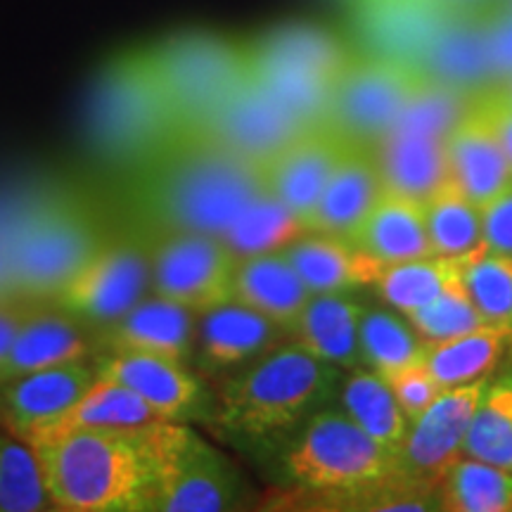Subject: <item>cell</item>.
Masks as SVG:
<instances>
[{"label": "cell", "mask_w": 512, "mask_h": 512, "mask_svg": "<svg viewBox=\"0 0 512 512\" xmlns=\"http://www.w3.org/2000/svg\"><path fill=\"white\" fill-rule=\"evenodd\" d=\"M448 181L484 207L512 185V164L489 121L470 100L463 117L446 133Z\"/></svg>", "instance_id": "ffe728a7"}, {"label": "cell", "mask_w": 512, "mask_h": 512, "mask_svg": "<svg viewBox=\"0 0 512 512\" xmlns=\"http://www.w3.org/2000/svg\"><path fill=\"white\" fill-rule=\"evenodd\" d=\"M150 55L174 102L185 138L197 136L252 74L247 43L209 31L164 38L150 46Z\"/></svg>", "instance_id": "52a82bcc"}, {"label": "cell", "mask_w": 512, "mask_h": 512, "mask_svg": "<svg viewBox=\"0 0 512 512\" xmlns=\"http://www.w3.org/2000/svg\"><path fill=\"white\" fill-rule=\"evenodd\" d=\"M463 285L486 323L512 325V256L482 247L467 259Z\"/></svg>", "instance_id": "f35d334b"}, {"label": "cell", "mask_w": 512, "mask_h": 512, "mask_svg": "<svg viewBox=\"0 0 512 512\" xmlns=\"http://www.w3.org/2000/svg\"><path fill=\"white\" fill-rule=\"evenodd\" d=\"M27 444L53 510L145 512L138 430H43Z\"/></svg>", "instance_id": "3957f363"}, {"label": "cell", "mask_w": 512, "mask_h": 512, "mask_svg": "<svg viewBox=\"0 0 512 512\" xmlns=\"http://www.w3.org/2000/svg\"><path fill=\"white\" fill-rule=\"evenodd\" d=\"M463 456L512 470V375L491 380L467 427Z\"/></svg>", "instance_id": "8d00e7d4"}, {"label": "cell", "mask_w": 512, "mask_h": 512, "mask_svg": "<svg viewBox=\"0 0 512 512\" xmlns=\"http://www.w3.org/2000/svg\"><path fill=\"white\" fill-rule=\"evenodd\" d=\"M100 377L136 392L162 420L211 422L214 392L188 361L166 356L100 354L95 358Z\"/></svg>", "instance_id": "7c38bea8"}, {"label": "cell", "mask_w": 512, "mask_h": 512, "mask_svg": "<svg viewBox=\"0 0 512 512\" xmlns=\"http://www.w3.org/2000/svg\"><path fill=\"white\" fill-rule=\"evenodd\" d=\"M157 420L162 418L136 392L98 375L93 387L46 430H140Z\"/></svg>", "instance_id": "d6a6232c"}, {"label": "cell", "mask_w": 512, "mask_h": 512, "mask_svg": "<svg viewBox=\"0 0 512 512\" xmlns=\"http://www.w3.org/2000/svg\"><path fill=\"white\" fill-rule=\"evenodd\" d=\"M446 512H512V470L458 456L437 484Z\"/></svg>", "instance_id": "4dcf8cb0"}, {"label": "cell", "mask_w": 512, "mask_h": 512, "mask_svg": "<svg viewBox=\"0 0 512 512\" xmlns=\"http://www.w3.org/2000/svg\"><path fill=\"white\" fill-rule=\"evenodd\" d=\"M150 275V254L143 249L128 242H102L98 252L50 297V302L83 323L100 328L147 297Z\"/></svg>", "instance_id": "8fae6325"}, {"label": "cell", "mask_w": 512, "mask_h": 512, "mask_svg": "<svg viewBox=\"0 0 512 512\" xmlns=\"http://www.w3.org/2000/svg\"><path fill=\"white\" fill-rule=\"evenodd\" d=\"M448 17L451 12L437 0H356L354 34L361 55L415 64L420 69Z\"/></svg>", "instance_id": "e0dca14e"}, {"label": "cell", "mask_w": 512, "mask_h": 512, "mask_svg": "<svg viewBox=\"0 0 512 512\" xmlns=\"http://www.w3.org/2000/svg\"><path fill=\"white\" fill-rule=\"evenodd\" d=\"M311 290L292 266L283 249L254 256H242L235 271L233 299L264 313L278 323L287 335L297 323L299 313L309 304Z\"/></svg>", "instance_id": "484cf974"}, {"label": "cell", "mask_w": 512, "mask_h": 512, "mask_svg": "<svg viewBox=\"0 0 512 512\" xmlns=\"http://www.w3.org/2000/svg\"><path fill=\"white\" fill-rule=\"evenodd\" d=\"M484 247L512 256V185L482 207Z\"/></svg>", "instance_id": "7bdbcfd3"}, {"label": "cell", "mask_w": 512, "mask_h": 512, "mask_svg": "<svg viewBox=\"0 0 512 512\" xmlns=\"http://www.w3.org/2000/svg\"><path fill=\"white\" fill-rule=\"evenodd\" d=\"M491 377H479L475 382L441 389L418 420L396 453L401 475L418 482L437 486L446 467L463 456V441L475 415L479 401L489 389Z\"/></svg>", "instance_id": "4fadbf2b"}, {"label": "cell", "mask_w": 512, "mask_h": 512, "mask_svg": "<svg viewBox=\"0 0 512 512\" xmlns=\"http://www.w3.org/2000/svg\"><path fill=\"white\" fill-rule=\"evenodd\" d=\"M143 200L169 233L221 235L266 190L264 169L207 136H188L140 171Z\"/></svg>", "instance_id": "6da1fadb"}, {"label": "cell", "mask_w": 512, "mask_h": 512, "mask_svg": "<svg viewBox=\"0 0 512 512\" xmlns=\"http://www.w3.org/2000/svg\"><path fill=\"white\" fill-rule=\"evenodd\" d=\"M427 235L432 252L448 259H463L484 247L482 207L470 200L456 183H444L425 204Z\"/></svg>", "instance_id": "d590c367"}, {"label": "cell", "mask_w": 512, "mask_h": 512, "mask_svg": "<svg viewBox=\"0 0 512 512\" xmlns=\"http://www.w3.org/2000/svg\"><path fill=\"white\" fill-rule=\"evenodd\" d=\"M309 233L306 223L285 207L273 192H259L221 235L226 245L240 256L280 252Z\"/></svg>", "instance_id": "836d02e7"}, {"label": "cell", "mask_w": 512, "mask_h": 512, "mask_svg": "<svg viewBox=\"0 0 512 512\" xmlns=\"http://www.w3.org/2000/svg\"><path fill=\"white\" fill-rule=\"evenodd\" d=\"M384 190L418 204L448 183L446 136L394 128L373 147Z\"/></svg>", "instance_id": "603a6c76"}, {"label": "cell", "mask_w": 512, "mask_h": 512, "mask_svg": "<svg viewBox=\"0 0 512 512\" xmlns=\"http://www.w3.org/2000/svg\"><path fill=\"white\" fill-rule=\"evenodd\" d=\"M342 370L287 342L221 377L211 425L242 439H268L302 427L337 399Z\"/></svg>", "instance_id": "7a4b0ae2"}, {"label": "cell", "mask_w": 512, "mask_h": 512, "mask_svg": "<svg viewBox=\"0 0 512 512\" xmlns=\"http://www.w3.org/2000/svg\"><path fill=\"white\" fill-rule=\"evenodd\" d=\"M366 306L344 292L311 294L292 325L290 339L339 370L363 368L358 328Z\"/></svg>", "instance_id": "cb8c5ba5"}, {"label": "cell", "mask_w": 512, "mask_h": 512, "mask_svg": "<svg viewBox=\"0 0 512 512\" xmlns=\"http://www.w3.org/2000/svg\"><path fill=\"white\" fill-rule=\"evenodd\" d=\"M425 79L415 64L356 53L332 91L325 124L349 145L375 147Z\"/></svg>", "instance_id": "9c48e42d"}, {"label": "cell", "mask_w": 512, "mask_h": 512, "mask_svg": "<svg viewBox=\"0 0 512 512\" xmlns=\"http://www.w3.org/2000/svg\"><path fill=\"white\" fill-rule=\"evenodd\" d=\"M384 380L392 387L396 401H399L401 411L408 418V422L418 420L441 392V387L434 382L430 370H427L425 361L403 368L392 377H384Z\"/></svg>", "instance_id": "60d3db41"}, {"label": "cell", "mask_w": 512, "mask_h": 512, "mask_svg": "<svg viewBox=\"0 0 512 512\" xmlns=\"http://www.w3.org/2000/svg\"><path fill=\"white\" fill-rule=\"evenodd\" d=\"M197 316L200 313L150 292L124 316L95 328V342L102 354L166 356L190 363Z\"/></svg>", "instance_id": "d6986e66"}, {"label": "cell", "mask_w": 512, "mask_h": 512, "mask_svg": "<svg viewBox=\"0 0 512 512\" xmlns=\"http://www.w3.org/2000/svg\"><path fill=\"white\" fill-rule=\"evenodd\" d=\"M512 351V325H482L467 335L427 344L425 366L441 389L489 377L498 361Z\"/></svg>", "instance_id": "f546056e"}, {"label": "cell", "mask_w": 512, "mask_h": 512, "mask_svg": "<svg viewBox=\"0 0 512 512\" xmlns=\"http://www.w3.org/2000/svg\"><path fill=\"white\" fill-rule=\"evenodd\" d=\"M93 349H98L93 325L62 309L29 311L0 361V380L88 358Z\"/></svg>", "instance_id": "44dd1931"}, {"label": "cell", "mask_w": 512, "mask_h": 512, "mask_svg": "<svg viewBox=\"0 0 512 512\" xmlns=\"http://www.w3.org/2000/svg\"><path fill=\"white\" fill-rule=\"evenodd\" d=\"M382 192L384 183L373 147L349 145L313 209L309 230L354 242V235Z\"/></svg>", "instance_id": "7402d4cb"}, {"label": "cell", "mask_w": 512, "mask_h": 512, "mask_svg": "<svg viewBox=\"0 0 512 512\" xmlns=\"http://www.w3.org/2000/svg\"><path fill=\"white\" fill-rule=\"evenodd\" d=\"M100 245V230L81 204L50 200L17 228L5 247V283L24 297L50 299Z\"/></svg>", "instance_id": "ba28073f"}, {"label": "cell", "mask_w": 512, "mask_h": 512, "mask_svg": "<svg viewBox=\"0 0 512 512\" xmlns=\"http://www.w3.org/2000/svg\"><path fill=\"white\" fill-rule=\"evenodd\" d=\"M482 19L496 86H505L512 81V0H503Z\"/></svg>", "instance_id": "b9f144b4"}, {"label": "cell", "mask_w": 512, "mask_h": 512, "mask_svg": "<svg viewBox=\"0 0 512 512\" xmlns=\"http://www.w3.org/2000/svg\"><path fill=\"white\" fill-rule=\"evenodd\" d=\"M53 510L29 444L0 430V512Z\"/></svg>", "instance_id": "74e56055"}, {"label": "cell", "mask_w": 512, "mask_h": 512, "mask_svg": "<svg viewBox=\"0 0 512 512\" xmlns=\"http://www.w3.org/2000/svg\"><path fill=\"white\" fill-rule=\"evenodd\" d=\"M306 128L311 126L249 74L197 136H207L256 164H264Z\"/></svg>", "instance_id": "9a60e30c"}, {"label": "cell", "mask_w": 512, "mask_h": 512, "mask_svg": "<svg viewBox=\"0 0 512 512\" xmlns=\"http://www.w3.org/2000/svg\"><path fill=\"white\" fill-rule=\"evenodd\" d=\"M95 380L98 370L91 356L5 377L0 380V430L27 444L34 434L55 425Z\"/></svg>", "instance_id": "5bb4252c"}, {"label": "cell", "mask_w": 512, "mask_h": 512, "mask_svg": "<svg viewBox=\"0 0 512 512\" xmlns=\"http://www.w3.org/2000/svg\"><path fill=\"white\" fill-rule=\"evenodd\" d=\"M475 102L479 110H482L486 121L491 124V128L496 131L505 155H508L512 164V98L501 86H494L489 88V91L477 93Z\"/></svg>", "instance_id": "ee69618b"}, {"label": "cell", "mask_w": 512, "mask_h": 512, "mask_svg": "<svg viewBox=\"0 0 512 512\" xmlns=\"http://www.w3.org/2000/svg\"><path fill=\"white\" fill-rule=\"evenodd\" d=\"M283 252L313 294L349 292L354 287L373 285L384 266L356 242L316 230L304 233Z\"/></svg>", "instance_id": "4316f807"}, {"label": "cell", "mask_w": 512, "mask_h": 512, "mask_svg": "<svg viewBox=\"0 0 512 512\" xmlns=\"http://www.w3.org/2000/svg\"><path fill=\"white\" fill-rule=\"evenodd\" d=\"M283 470L292 489L275 503L297 510H318L330 498L401 475L396 453L370 439L342 411L330 408L299 427L283 453Z\"/></svg>", "instance_id": "5b68a950"}, {"label": "cell", "mask_w": 512, "mask_h": 512, "mask_svg": "<svg viewBox=\"0 0 512 512\" xmlns=\"http://www.w3.org/2000/svg\"><path fill=\"white\" fill-rule=\"evenodd\" d=\"M470 256H463V259L425 256V259L382 266L373 285L384 302L403 313V316H408V313L418 311L425 304H430L432 299H437L446 287L460 283Z\"/></svg>", "instance_id": "1f68e13d"}, {"label": "cell", "mask_w": 512, "mask_h": 512, "mask_svg": "<svg viewBox=\"0 0 512 512\" xmlns=\"http://www.w3.org/2000/svg\"><path fill=\"white\" fill-rule=\"evenodd\" d=\"M437 3L451 15H463V17H484L486 12H491L496 5H501L503 0H437Z\"/></svg>", "instance_id": "bcb514c9"}, {"label": "cell", "mask_w": 512, "mask_h": 512, "mask_svg": "<svg viewBox=\"0 0 512 512\" xmlns=\"http://www.w3.org/2000/svg\"><path fill=\"white\" fill-rule=\"evenodd\" d=\"M240 256L219 235L169 233L150 254V292L204 313L233 299Z\"/></svg>", "instance_id": "30bf717a"}, {"label": "cell", "mask_w": 512, "mask_h": 512, "mask_svg": "<svg viewBox=\"0 0 512 512\" xmlns=\"http://www.w3.org/2000/svg\"><path fill=\"white\" fill-rule=\"evenodd\" d=\"M363 368L375 370L382 377H392L399 370L425 361L427 342L422 339L403 313L389 309H366L358 328Z\"/></svg>", "instance_id": "e575fe53"}, {"label": "cell", "mask_w": 512, "mask_h": 512, "mask_svg": "<svg viewBox=\"0 0 512 512\" xmlns=\"http://www.w3.org/2000/svg\"><path fill=\"white\" fill-rule=\"evenodd\" d=\"M290 335L264 313L230 299L197 316L190 366L202 377H226L249 366Z\"/></svg>", "instance_id": "2e32d148"}, {"label": "cell", "mask_w": 512, "mask_h": 512, "mask_svg": "<svg viewBox=\"0 0 512 512\" xmlns=\"http://www.w3.org/2000/svg\"><path fill=\"white\" fill-rule=\"evenodd\" d=\"M339 406L349 420H354L370 439L399 453L411 430L399 401L380 373L370 368H356L339 382Z\"/></svg>", "instance_id": "f1b7e54d"}, {"label": "cell", "mask_w": 512, "mask_h": 512, "mask_svg": "<svg viewBox=\"0 0 512 512\" xmlns=\"http://www.w3.org/2000/svg\"><path fill=\"white\" fill-rule=\"evenodd\" d=\"M406 318L411 320L415 332L427 344L467 335V332L482 328V325H489L470 299V294H467L463 280L446 287L437 299H432L430 304H425L418 311L408 313Z\"/></svg>", "instance_id": "ab89813d"}, {"label": "cell", "mask_w": 512, "mask_h": 512, "mask_svg": "<svg viewBox=\"0 0 512 512\" xmlns=\"http://www.w3.org/2000/svg\"><path fill=\"white\" fill-rule=\"evenodd\" d=\"M347 150V140L337 136L328 124L306 128L261 164L266 190L273 192L309 228L313 209Z\"/></svg>", "instance_id": "ac0fdd59"}, {"label": "cell", "mask_w": 512, "mask_h": 512, "mask_svg": "<svg viewBox=\"0 0 512 512\" xmlns=\"http://www.w3.org/2000/svg\"><path fill=\"white\" fill-rule=\"evenodd\" d=\"M86 124L93 150L121 169L145 171L185 138L150 48L121 53L102 69Z\"/></svg>", "instance_id": "277c9868"}, {"label": "cell", "mask_w": 512, "mask_h": 512, "mask_svg": "<svg viewBox=\"0 0 512 512\" xmlns=\"http://www.w3.org/2000/svg\"><path fill=\"white\" fill-rule=\"evenodd\" d=\"M354 242L384 266L437 256L427 235L425 204L406 200L389 190H384L370 209L354 235Z\"/></svg>", "instance_id": "83f0119b"}, {"label": "cell", "mask_w": 512, "mask_h": 512, "mask_svg": "<svg viewBox=\"0 0 512 512\" xmlns=\"http://www.w3.org/2000/svg\"><path fill=\"white\" fill-rule=\"evenodd\" d=\"M503 88V91L505 93H508L510 95V98H512V81H508V83H505V86H501Z\"/></svg>", "instance_id": "7dc6e473"}, {"label": "cell", "mask_w": 512, "mask_h": 512, "mask_svg": "<svg viewBox=\"0 0 512 512\" xmlns=\"http://www.w3.org/2000/svg\"><path fill=\"white\" fill-rule=\"evenodd\" d=\"M145 456V512H219L235 508L242 482L219 448L190 422L140 427Z\"/></svg>", "instance_id": "8992f818"}, {"label": "cell", "mask_w": 512, "mask_h": 512, "mask_svg": "<svg viewBox=\"0 0 512 512\" xmlns=\"http://www.w3.org/2000/svg\"><path fill=\"white\" fill-rule=\"evenodd\" d=\"M427 79L446 83L467 95L496 86L482 17L451 15L420 62Z\"/></svg>", "instance_id": "d4e9b609"}, {"label": "cell", "mask_w": 512, "mask_h": 512, "mask_svg": "<svg viewBox=\"0 0 512 512\" xmlns=\"http://www.w3.org/2000/svg\"><path fill=\"white\" fill-rule=\"evenodd\" d=\"M27 316H29V309H24V306L0 302V361H3L12 337L17 335L19 325L24 323V318Z\"/></svg>", "instance_id": "f6af8a7d"}]
</instances>
